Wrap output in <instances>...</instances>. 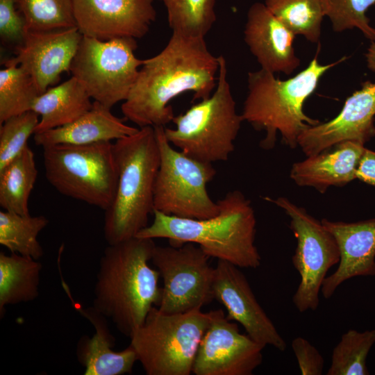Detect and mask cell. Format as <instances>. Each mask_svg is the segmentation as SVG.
Listing matches in <instances>:
<instances>
[{
	"label": "cell",
	"instance_id": "obj_1",
	"mask_svg": "<svg viewBox=\"0 0 375 375\" xmlns=\"http://www.w3.org/2000/svg\"><path fill=\"white\" fill-rule=\"evenodd\" d=\"M219 67L205 38L172 32L160 53L143 60L122 112L140 128L165 126L175 117L172 100L187 92H193V101L209 97Z\"/></svg>",
	"mask_w": 375,
	"mask_h": 375
},
{
	"label": "cell",
	"instance_id": "obj_2",
	"mask_svg": "<svg viewBox=\"0 0 375 375\" xmlns=\"http://www.w3.org/2000/svg\"><path fill=\"white\" fill-rule=\"evenodd\" d=\"M156 246L134 237L108 244L100 260L93 307L129 338L160 301V276L149 265Z\"/></svg>",
	"mask_w": 375,
	"mask_h": 375
},
{
	"label": "cell",
	"instance_id": "obj_3",
	"mask_svg": "<svg viewBox=\"0 0 375 375\" xmlns=\"http://www.w3.org/2000/svg\"><path fill=\"white\" fill-rule=\"evenodd\" d=\"M217 202L219 213L201 219L170 216L154 210L153 222L135 237L165 238L173 246L190 242L210 258L240 268L259 267L261 256L255 245L256 219L250 200L240 191L233 190Z\"/></svg>",
	"mask_w": 375,
	"mask_h": 375
},
{
	"label": "cell",
	"instance_id": "obj_4",
	"mask_svg": "<svg viewBox=\"0 0 375 375\" xmlns=\"http://www.w3.org/2000/svg\"><path fill=\"white\" fill-rule=\"evenodd\" d=\"M317 54L308 65L294 76L286 80L262 69L250 72L247 77V95L241 113L243 121L256 130L265 132L260 146L272 149L278 133L282 141L291 149L298 146L299 135L320 122L305 114L303 106L317 89L322 76L331 67L345 60L321 65Z\"/></svg>",
	"mask_w": 375,
	"mask_h": 375
},
{
	"label": "cell",
	"instance_id": "obj_5",
	"mask_svg": "<svg viewBox=\"0 0 375 375\" xmlns=\"http://www.w3.org/2000/svg\"><path fill=\"white\" fill-rule=\"evenodd\" d=\"M113 153L118 181L111 205L105 210L103 234L108 244L135 237L153 212L160 152L155 128L144 126L115 140Z\"/></svg>",
	"mask_w": 375,
	"mask_h": 375
},
{
	"label": "cell",
	"instance_id": "obj_6",
	"mask_svg": "<svg viewBox=\"0 0 375 375\" xmlns=\"http://www.w3.org/2000/svg\"><path fill=\"white\" fill-rule=\"evenodd\" d=\"M217 83L211 95L175 115L174 128L164 127L169 142L186 155L202 162L226 161L243 122L227 79V65L218 56Z\"/></svg>",
	"mask_w": 375,
	"mask_h": 375
},
{
	"label": "cell",
	"instance_id": "obj_7",
	"mask_svg": "<svg viewBox=\"0 0 375 375\" xmlns=\"http://www.w3.org/2000/svg\"><path fill=\"white\" fill-rule=\"evenodd\" d=\"M209 322L201 309L168 313L153 306L129 345L147 375H189Z\"/></svg>",
	"mask_w": 375,
	"mask_h": 375
},
{
	"label": "cell",
	"instance_id": "obj_8",
	"mask_svg": "<svg viewBox=\"0 0 375 375\" xmlns=\"http://www.w3.org/2000/svg\"><path fill=\"white\" fill-rule=\"evenodd\" d=\"M112 144L101 142L42 148L47 180L61 194L105 211L112 202L118 181Z\"/></svg>",
	"mask_w": 375,
	"mask_h": 375
},
{
	"label": "cell",
	"instance_id": "obj_9",
	"mask_svg": "<svg viewBox=\"0 0 375 375\" xmlns=\"http://www.w3.org/2000/svg\"><path fill=\"white\" fill-rule=\"evenodd\" d=\"M164 127H154L160 165L154 186L153 210L189 219L215 216L219 207L206 188L216 174L212 164L174 149L165 137Z\"/></svg>",
	"mask_w": 375,
	"mask_h": 375
},
{
	"label": "cell",
	"instance_id": "obj_10",
	"mask_svg": "<svg viewBox=\"0 0 375 375\" xmlns=\"http://www.w3.org/2000/svg\"><path fill=\"white\" fill-rule=\"evenodd\" d=\"M137 48L132 38L102 41L83 35L69 72L91 99L111 109L127 99L142 65Z\"/></svg>",
	"mask_w": 375,
	"mask_h": 375
},
{
	"label": "cell",
	"instance_id": "obj_11",
	"mask_svg": "<svg viewBox=\"0 0 375 375\" xmlns=\"http://www.w3.org/2000/svg\"><path fill=\"white\" fill-rule=\"evenodd\" d=\"M285 211L290 218V227L297 242L292 258L300 282L292 302L300 312L317 310L321 288L327 272L340 262V253L335 237L321 221L288 199L265 197Z\"/></svg>",
	"mask_w": 375,
	"mask_h": 375
},
{
	"label": "cell",
	"instance_id": "obj_12",
	"mask_svg": "<svg viewBox=\"0 0 375 375\" xmlns=\"http://www.w3.org/2000/svg\"><path fill=\"white\" fill-rule=\"evenodd\" d=\"M198 245L156 246L151 261L162 278L160 310L168 313L201 309L214 299L215 267Z\"/></svg>",
	"mask_w": 375,
	"mask_h": 375
},
{
	"label": "cell",
	"instance_id": "obj_13",
	"mask_svg": "<svg viewBox=\"0 0 375 375\" xmlns=\"http://www.w3.org/2000/svg\"><path fill=\"white\" fill-rule=\"evenodd\" d=\"M210 322L199 343L195 375H251L262 362L264 347L240 333L221 309L209 311Z\"/></svg>",
	"mask_w": 375,
	"mask_h": 375
},
{
	"label": "cell",
	"instance_id": "obj_14",
	"mask_svg": "<svg viewBox=\"0 0 375 375\" xmlns=\"http://www.w3.org/2000/svg\"><path fill=\"white\" fill-rule=\"evenodd\" d=\"M76 26L83 36L107 41L140 39L156 20L153 0H72Z\"/></svg>",
	"mask_w": 375,
	"mask_h": 375
},
{
	"label": "cell",
	"instance_id": "obj_15",
	"mask_svg": "<svg viewBox=\"0 0 375 375\" xmlns=\"http://www.w3.org/2000/svg\"><path fill=\"white\" fill-rule=\"evenodd\" d=\"M214 299L226 309L227 317L240 324L246 333L264 348L269 345L280 351L286 342L253 294L240 267L218 260L215 267Z\"/></svg>",
	"mask_w": 375,
	"mask_h": 375
},
{
	"label": "cell",
	"instance_id": "obj_16",
	"mask_svg": "<svg viewBox=\"0 0 375 375\" xmlns=\"http://www.w3.org/2000/svg\"><path fill=\"white\" fill-rule=\"evenodd\" d=\"M83 35L76 26L48 31L25 30L22 43L8 61L31 76L40 94L69 72Z\"/></svg>",
	"mask_w": 375,
	"mask_h": 375
},
{
	"label": "cell",
	"instance_id": "obj_17",
	"mask_svg": "<svg viewBox=\"0 0 375 375\" xmlns=\"http://www.w3.org/2000/svg\"><path fill=\"white\" fill-rule=\"evenodd\" d=\"M374 115L375 82L367 81L346 99L335 118L306 129L298 138V146L310 156L344 141L365 144L375 135Z\"/></svg>",
	"mask_w": 375,
	"mask_h": 375
},
{
	"label": "cell",
	"instance_id": "obj_18",
	"mask_svg": "<svg viewBox=\"0 0 375 375\" xmlns=\"http://www.w3.org/2000/svg\"><path fill=\"white\" fill-rule=\"evenodd\" d=\"M295 37L264 3L256 2L249 7L244 39L261 69L273 74H292L301 64L294 47Z\"/></svg>",
	"mask_w": 375,
	"mask_h": 375
},
{
	"label": "cell",
	"instance_id": "obj_19",
	"mask_svg": "<svg viewBox=\"0 0 375 375\" xmlns=\"http://www.w3.org/2000/svg\"><path fill=\"white\" fill-rule=\"evenodd\" d=\"M335 237L340 259L336 270L323 281L321 294L328 299L347 280L375 275V218L356 222L322 219Z\"/></svg>",
	"mask_w": 375,
	"mask_h": 375
},
{
	"label": "cell",
	"instance_id": "obj_20",
	"mask_svg": "<svg viewBox=\"0 0 375 375\" xmlns=\"http://www.w3.org/2000/svg\"><path fill=\"white\" fill-rule=\"evenodd\" d=\"M365 147L344 141L292 166L290 176L299 186L312 187L324 193L331 186L342 187L356 178V170Z\"/></svg>",
	"mask_w": 375,
	"mask_h": 375
},
{
	"label": "cell",
	"instance_id": "obj_21",
	"mask_svg": "<svg viewBox=\"0 0 375 375\" xmlns=\"http://www.w3.org/2000/svg\"><path fill=\"white\" fill-rule=\"evenodd\" d=\"M138 129L126 125L110 108L94 101L92 107L73 122L35 133L33 139L42 148L56 144L84 145L117 140Z\"/></svg>",
	"mask_w": 375,
	"mask_h": 375
},
{
	"label": "cell",
	"instance_id": "obj_22",
	"mask_svg": "<svg viewBox=\"0 0 375 375\" xmlns=\"http://www.w3.org/2000/svg\"><path fill=\"white\" fill-rule=\"evenodd\" d=\"M81 314L94 326L95 334L80 338L76 354L85 367V375H122L132 372L138 361L133 349L129 345L120 351L112 350L115 338L112 335L106 317L93 306L83 309Z\"/></svg>",
	"mask_w": 375,
	"mask_h": 375
},
{
	"label": "cell",
	"instance_id": "obj_23",
	"mask_svg": "<svg viewBox=\"0 0 375 375\" xmlns=\"http://www.w3.org/2000/svg\"><path fill=\"white\" fill-rule=\"evenodd\" d=\"M90 99L74 76L49 88L35 99L31 109L40 117L35 133L73 122L92 107Z\"/></svg>",
	"mask_w": 375,
	"mask_h": 375
},
{
	"label": "cell",
	"instance_id": "obj_24",
	"mask_svg": "<svg viewBox=\"0 0 375 375\" xmlns=\"http://www.w3.org/2000/svg\"><path fill=\"white\" fill-rule=\"evenodd\" d=\"M42 265L16 253H0V315L8 305L28 302L39 295Z\"/></svg>",
	"mask_w": 375,
	"mask_h": 375
},
{
	"label": "cell",
	"instance_id": "obj_25",
	"mask_svg": "<svg viewBox=\"0 0 375 375\" xmlns=\"http://www.w3.org/2000/svg\"><path fill=\"white\" fill-rule=\"evenodd\" d=\"M38 177L32 149L24 151L0 169V206L19 215H28V199Z\"/></svg>",
	"mask_w": 375,
	"mask_h": 375
},
{
	"label": "cell",
	"instance_id": "obj_26",
	"mask_svg": "<svg viewBox=\"0 0 375 375\" xmlns=\"http://www.w3.org/2000/svg\"><path fill=\"white\" fill-rule=\"evenodd\" d=\"M49 224L43 215L31 216L0 211V244L11 253L38 260L44 251L38 236Z\"/></svg>",
	"mask_w": 375,
	"mask_h": 375
},
{
	"label": "cell",
	"instance_id": "obj_27",
	"mask_svg": "<svg viewBox=\"0 0 375 375\" xmlns=\"http://www.w3.org/2000/svg\"><path fill=\"white\" fill-rule=\"evenodd\" d=\"M0 71V124L7 119L31 110L41 94L31 76L21 66L3 61Z\"/></svg>",
	"mask_w": 375,
	"mask_h": 375
},
{
	"label": "cell",
	"instance_id": "obj_28",
	"mask_svg": "<svg viewBox=\"0 0 375 375\" xmlns=\"http://www.w3.org/2000/svg\"><path fill=\"white\" fill-rule=\"evenodd\" d=\"M264 4L295 35L319 41L325 17L320 0H264Z\"/></svg>",
	"mask_w": 375,
	"mask_h": 375
},
{
	"label": "cell",
	"instance_id": "obj_29",
	"mask_svg": "<svg viewBox=\"0 0 375 375\" xmlns=\"http://www.w3.org/2000/svg\"><path fill=\"white\" fill-rule=\"evenodd\" d=\"M159 1L166 8L172 32L205 38L216 21V0Z\"/></svg>",
	"mask_w": 375,
	"mask_h": 375
},
{
	"label": "cell",
	"instance_id": "obj_30",
	"mask_svg": "<svg viewBox=\"0 0 375 375\" xmlns=\"http://www.w3.org/2000/svg\"><path fill=\"white\" fill-rule=\"evenodd\" d=\"M375 343V329H350L333 348L327 375H368L367 355Z\"/></svg>",
	"mask_w": 375,
	"mask_h": 375
},
{
	"label": "cell",
	"instance_id": "obj_31",
	"mask_svg": "<svg viewBox=\"0 0 375 375\" xmlns=\"http://www.w3.org/2000/svg\"><path fill=\"white\" fill-rule=\"evenodd\" d=\"M25 30L48 31L76 26L72 0H19Z\"/></svg>",
	"mask_w": 375,
	"mask_h": 375
},
{
	"label": "cell",
	"instance_id": "obj_32",
	"mask_svg": "<svg viewBox=\"0 0 375 375\" xmlns=\"http://www.w3.org/2000/svg\"><path fill=\"white\" fill-rule=\"evenodd\" d=\"M325 16H327L335 32L354 28L360 30L371 42H375V28L367 16V10L375 0H320Z\"/></svg>",
	"mask_w": 375,
	"mask_h": 375
},
{
	"label": "cell",
	"instance_id": "obj_33",
	"mask_svg": "<svg viewBox=\"0 0 375 375\" xmlns=\"http://www.w3.org/2000/svg\"><path fill=\"white\" fill-rule=\"evenodd\" d=\"M39 115L33 110L7 119L0 124V169L18 156L35 134Z\"/></svg>",
	"mask_w": 375,
	"mask_h": 375
},
{
	"label": "cell",
	"instance_id": "obj_34",
	"mask_svg": "<svg viewBox=\"0 0 375 375\" xmlns=\"http://www.w3.org/2000/svg\"><path fill=\"white\" fill-rule=\"evenodd\" d=\"M18 3L19 0H0L1 41L14 49L22 43L25 33V22Z\"/></svg>",
	"mask_w": 375,
	"mask_h": 375
},
{
	"label": "cell",
	"instance_id": "obj_35",
	"mask_svg": "<svg viewBox=\"0 0 375 375\" xmlns=\"http://www.w3.org/2000/svg\"><path fill=\"white\" fill-rule=\"evenodd\" d=\"M302 375H321L324 368V359L317 349L308 340L297 337L291 343Z\"/></svg>",
	"mask_w": 375,
	"mask_h": 375
},
{
	"label": "cell",
	"instance_id": "obj_36",
	"mask_svg": "<svg viewBox=\"0 0 375 375\" xmlns=\"http://www.w3.org/2000/svg\"><path fill=\"white\" fill-rule=\"evenodd\" d=\"M356 178L375 186V151L365 149L356 170Z\"/></svg>",
	"mask_w": 375,
	"mask_h": 375
},
{
	"label": "cell",
	"instance_id": "obj_37",
	"mask_svg": "<svg viewBox=\"0 0 375 375\" xmlns=\"http://www.w3.org/2000/svg\"><path fill=\"white\" fill-rule=\"evenodd\" d=\"M365 58L368 69L375 72V42H371L365 53Z\"/></svg>",
	"mask_w": 375,
	"mask_h": 375
},
{
	"label": "cell",
	"instance_id": "obj_38",
	"mask_svg": "<svg viewBox=\"0 0 375 375\" xmlns=\"http://www.w3.org/2000/svg\"><path fill=\"white\" fill-rule=\"evenodd\" d=\"M374 134H375V130H374Z\"/></svg>",
	"mask_w": 375,
	"mask_h": 375
}]
</instances>
